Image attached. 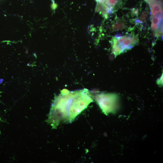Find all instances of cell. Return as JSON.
<instances>
[{"label":"cell","mask_w":163,"mask_h":163,"mask_svg":"<svg viewBox=\"0 0 163 163\" xmlns=\"http://www.w3.org/2000/svg\"><path fill=\"white\" fill-rule=\"evenodd\" d=\"M64 90L55 101L50 113V118L57 124L72 122L92 101L87 89Z\"/></svg>","instance_id":"cell-1"}]
</instances>
